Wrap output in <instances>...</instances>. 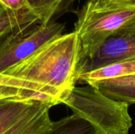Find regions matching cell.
Masks as SVG:
<instances>
[{
    "mask_svg": "<svg viewBox=\"0 0 135 134\" xmlns=\"http://www.w3.org/2000/svg\"><path fill=\"white\" fill-rule=\"evenodd\" d=\"M46 103H50L43 101H17L0 105V134L6 132L25 117L38 111Z\"/></svg>",
    "mask_w": 135,
    "mask_h": 134,
    "instance_id": "cell-7",
    "label": "cell"
},
{
    "mask_svg": "<svg viewBox=\"0 0 135 134\" xmlns=\"http://www.w3.org/2000/svg\"><path fill=\"white\" fill-rule=\"evenodd\" d=\"M46 134H97L94 128L86 121L74 115L53 122Z\"/></svg>",
    "mask_w": 135,
    "mask_h": 134,
    "instance_id": "cell-12",
    "label": "cell"
},
{
    "mask_svg": "<svg viewBox=\"0 0 135 134\" xmlns=\"http://www.w3.org/2000/svg\"><path fill=\"white\" fill-rule=\"evenodd\" d=\"M17 101H43L53 106L60 104L56 99L23 86L0 82V105Z\"/></svg>",
    "mask_w": 135,
    "mask_h": 134,
    "instance_id": "cell-10",
    "label": "cell"
},
{
    "mask_svg": "<svg viewBox=\"0 0 135 134\" xmlns=\"http://www.w3.org/2000/svg\"><path fill=\"white\" fill-rule=\"evenodd\" d=\"M126 2H132V3H135V0H123Z\"/></svg>",
    "mask_w": 135,
    "mask_h": 134,
    "instance_id": "cell-18",
    "label": "cell"
},
{
    "mask_svg": "<svg viewBox=\"0 0 135 134\" xmlns=\"http://www.w3.org/2000/svg\"><path fill=\"white\" fill-rule=\"evenodd\" d=\"M62 104L89 122L97 134H129L133 125L130 104L107 96L93 85L76 86Z\"/></svg>",
    "mask_w": 135,
    "mask_h": 134,
    "instance_id": "cell-3",
    "label": "cell"
},
{
    "mask_svg": "<svg viewBox=\"0 0 135 134\" xmlns=\"http://www.w3.org/2000/svg\"><path fill=\"white\" fill-rule=\"evenodd\" d=\"M0 3L4 8L12 11H21L29 9L26 0H0Z\"/></svg>",
    "mask_w": 135,
    "mask_h": 134,
    "instance_id": "cell-15",
    "label": "cell"
},
{
    "mask_svg": "<svg viewBox=\"0 0 135 134\" xmlns=\"http://www.w3.org/2000/svg\"><path fill=\"white\" fill-rule=\"evenodd\" d=\"M81 46L74 31L51 40L4 74L55 91L63 100L78 81Z\"/></svg>",
    "mask_w": 135,
    "mask_h": 134,
    "instance_id": "cell-1",
    "label": "cell"
},
{
    "mask_svg": "<svg viewBox=\"0 0 135 134\" xmlns=\"http://www.w3.org/2000/svg\"><path fill=\"white\" fill-rule=\"evenodd\" d=\"M36 23L40 22L29 9L16 12L4 9L0 12V43L9 35Z\"/></svg>",
    "mask_w": 135,
    "mask_h": 134,
    "instance_id": "cell-9",
    "label": "cell"
},
{
    "mask_svg": "<svg viewBox=\"0 0 135 134\" xmlns=\"http://www.w3.org/2000/svg\"><path fill=\"white\" fill-rule=\"evenodd\" d=\"M135 75V60L112 63L79 75L78 82L99 87L108 82Z\"/></svg>",
    "mask_w": 135,
    "mask_h": 134,
    "instance_id": "cell-6",
    "label": "cell"
},
{
    "mask_svg": "<svg viewBox=\"0 0 135 134\" xmlns=\"http://www.w3.org/2000/svg\"><path fill=\"white\" fill-rule=\"evenodd\" d=\"M129 60H135V25L109 37L92 58L80 66L79 75L112 63Z\"/></svg>",
    "mask_w": 135,
    "mask_h": 134,
    "instance_id": "cell-5",
    "label": "cell"
},
{
    "mask_svg": "<svg viewBox=\"0 0 135 134\" xmlns=\"http://www.w3.org/2000/svg\"><path fill=\"white\" fill-rule=\"evenodd\" d=\"M0 82L12 84V85H17L23 86V87L35 90V91L43 92L44 94H47V95L56 99L58 101H59L60 104H62V99H61L60 96L55 91H54V90H52V89H51L46 86H44V85H39V84H36L34 82L17 79L16 77L9 76V75L4 74V73H0Z\"/></svg>",
    "mask_w": 135,
    "mask_h": 134,
    "instance_id": "cell-13",
    "label": "cell"
},
{
    "mask_svg": "<svg viewBox=\"0 0 135 134\" xmlns=\"http://www.w3.org/2000/svg\"><path fill=\"white\" fill-rule=\"evenodd\" d=\"M107 96L115 100L127 103L128 104L135 103V88L112 87L102 85L98 87Z\"/></svg>",
    "mask_w": 135,
    "mask_h": 134,
    "instance_id": "cell-14",
    "label": "cell"
},
{
    "mask_svg": "<svg viewBox=\"0 0 135 134\" xmlns=\"http://www.w3.org/2000/svg\"><path fill=\"white\" fill-rule=\"evenodd\" d=\"M28 7L39 19L40 24H47L64 13L77 0H26Z\"/></svg>",
    "mask_w": 135,
    "mask_h": 134,
    "instance_id": "cell-11",
    "label": "cell"
},
{
    "mask_svg": "<svg viewBox=\"0 0 135 134\" xmlns=\"http://www.w3.org/2000/svg\"><path fill=\"white\" fill-rule=\"evenodd\" d=\"M65 24L36 23L6 37L0 43V73L28 58L44 45L62 35Z\"/></svg>",
    "mask_w": 135,
    "mask_h": 134,
    "instance_id": "cell-4",
    "label": "cell"
},
{
    "mask_svg": "<svg viewBox=\"0 0 135 134\" xmlns=\"http://www.w3.org/2000/svg\"><path fill=\"white\" fill-rule=\"evenodd\" d=\"M103 0H88L87 2H89L90 4H96V3H98V2H102Z\"/></svg>",
    "mask_w": 135,
    "mask_h": 134,
    "instance_id": "cell-16",
    "label": "cell"
},
{
    "mask_svg": "<svg viewBox=\"0 0 135 134\" xmlns=\"http://www.w3.org/2000/svg\"><path fill=\"white\" fill-rule=\"evenodd\" d=\"M53 107L46 103L38 111L25 117L3 134H46L52 126L50 109Z\"/></svg>",
    "mask_w": 135,
    "mask_h": 134,
    "instance_id": "cell-8",
    "label": "cell"
},
{
    "mask_svg": "<svg viewBox=\"0 0 135 134\" xmlns=\"http://www.w3.org/2000/svg\"><path fill=\"white\" fill-rule=\"evenodd\" d=\"M4 9H6V8H4V6H2V5L0 3V12H1L2 10H3Z\"/></svg>",
    "mask_w": 135,
    "mask_h": 134,
    "instance_id": "cell-17",
    "label": "cell"
},
{
    "mask_svg": "<svg viewBox=\"0 0 135 134\" xmlns=\"http://www.w3.org/2000/svg\"><path fill=\"white\" fill-rule=\"evenodd\" d=\"M75 13L74 31L81 46L80 66L92 58L109 37L135 25V3L123 0L86 2Z\"/></svg>",
    "mask_w": 135,
    "mask_h": 134,
    "instance_id": "cell-2",
    "label": "cell"
}]
</instances>
